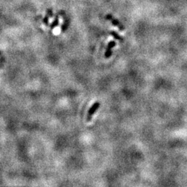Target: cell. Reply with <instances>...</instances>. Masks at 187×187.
<instances>
[{
  "label": "cell",
  "instance_id": "1",
  "mask_svg": "<svg viewBox=\"0 0 187 187\" xmlns=\"http://www.w3.org/2000/svg\"><path fill=\"white\" fill-rule=\"evenodd\" d=\"M100 105H101V103H100L99 102H95L92 105L88 112V115H87V121H88V122H90L93 115L95 114L97 110L99 108Z\"/></svg>",
  "mask_w": 187,
  "mask_h": 187
},
{
  "label": "cell",
  "instance_id": "2",
  "mask_svg": "<svg viewBox=\"0 0 187 187\" xmlns=\"http://www.w3.org/2000/svg\"><path fill=\"white\" fill-rule=\"evenodd\" d=\"M105 18H106L107 20H110L113 25L118 27V29H119L120 31H123L125 29V27L123 26L122 24H121L119 21H118L117 19H115V18L113 17L112 15H110V14L107 15V16L105 17Z\"/></svg>",
  "mask_w": 187,
  "mask_h": 187
},
{
  "label": "cell",
  "instance_id": "3",
  "mask_svg": "<svg viewBox=\"0 0 187 187\" xmlns=\"http://www.w3.org/2000/svg\"><path fill=\"white\" fill-rule=\"evenodd\" d=\"M116 42L114 40L110 41L108 43H107V46L106 50H105V58H110V57L112 56V49L116 46Z\"/></svg>",
  "mask_w": 187,
  "mask_h": 187
},
{
  "label": "cell",
  "instance_id": "4",
  "mask_svg": "<svg viewBox=\"0 0 187 187\" xmlns=\"http://www.w3.org/2000/svg\"><path fill=\"white\" fill-rule=\"evenodd\" d=\"M53 17V10L52 9H48L47 10L46 13V15L44 16V17L43 18V22L45 25H48L49 24V19L51 17Z\"/></svg>",
  "mask_w": 187,
  "mask_h": 187
},
{
  "label": "cell",
  "instance_id": "5",
  "mask_svg": "<svg viewBox=\"0 0 187 187\" xmlns=\"http://www.w3.org/2000/svg\"><path fill=\"white\" fill-rule=\"evenodd\" d=\"M60 13H61V12L57 13V14L56 15V17H55V18H54V21H53L51 24H50V29H51V30L54 29L55 28L57 27V26H58V24H59V17H60Z\"/></svg>",
  "mask_w": 187,
  "mask_h": 187
},
{
  "label": "cell",
  "instance_id": "6",
  "mask_svg": "<svg viewBox=\"0 0 187 187\" xmlns=\"http://www.w3.org/2000/svg\"><path fill=\"white\" fill-rule=\"evenodd\" d=\"M110 34L113 37V38H115V39H118V40H121V41H122V40H123V38H122V36H120L118 35V34L117 32H116V31H110Z\"/></svg>",
  "mask_w": 187,
  "mask_h": 187
}]
</instances>
